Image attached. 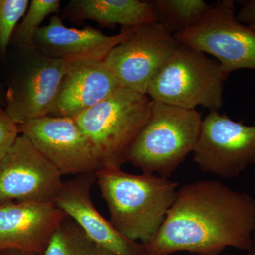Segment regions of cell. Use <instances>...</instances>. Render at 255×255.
<instances>
[{"instance_id": "6da1fadb", "label": "cell", "mask_w": 255, "mask_h": 255, "mask_svg": "<svg viewBox=\"0 0 255 255\" xmlns=\"http://www.w3.org/2000/svg\"><path fill=\"white\" fill-rule=\"evenodd\" d=\"M255 230L253 196L203 179L179 187L158 232L144 246L147 255H219L228 247L248 251Z\"/></svg>"}, {"instance_id": "7a4b0ae2", "label": "cell", "mask_w": 255, "mask_h": 255, "mask_svg": "<svg viewBox=\"0 0 255 255\" xmlns=\"http://www.w3.org/2000/svg\"><path fill=\"white\" fill-rule=\"evenodd\" d=\"M95 177L112 226L130 241L149 243L172 207L179 184L154 174L137 175L107 167L96 172Z\"/></svg>"}, {"instance_id": "3957f363", "label": "cell", "mask_w": 255, "mask_h": 255, "mask_svg": "<svg viewBox=\"0 0 255 255\" xmlns=\"http://www.w3.org/2000/svg\"><path fill=\"white\" fill-rule=\"evenodd\" d=\"M152 100L146 94L119 88L112 95L74 117L103 167L121 169L150 119Z\"/></svg>"}, {"instance_id": "277c9868", "label": "cell", "mask_w": 255, "mask_h": 255, "mask_svg": "<svg viewBox=\"0 0 255 255\" xmlns=\"http://www.w3.org/2000/svg\"><path fill=\"white\" fill-rule=\"evenodd\" d=\"M201 122L196 110L153 102L150 119L132 145L128 162L142 173L170 177L194 150Z\"/></svg>"}, {"instance_id": "5b68a950", "label": "cell", "mask_w": 255, "mask_h": 255, "mask_svg": "<svg viewBox=\"0 0 255 255\" xmlns=\"http://www.w3.org/2000/svg\"><path fill=\"white\" fill-rule=\"evenodd\" d=\"M227 79L219 62L179 43L151 82L147 95L153 102L184 110L203 106L219 111L223 105V85Z\"/></svg>"}, {"instance_id": "8992f818", "label": "cell", "mask_w": 255, "mask_h": 255, "mask_svg": "<svg viewBox=\"0 0 255 255\" xmlns=\"http://www.w3.org/2000/svg\"><path fill=\"white\" fill-rule=\"evenodd\" d=\"M174 37L217 58L227 78L240 69L255 70V31L240 22L231 0L218 1L196 24Z\"/></svg>"}, {"instance_id": "52a82bcc", "label": "cell", "mask_w": 255, "mask_h": 255, "mask_svg": "<svg viewBox=\"0 0 255 255\" xmlns=\"http://www.w3.org/2000/svg\"><path fill=\"white\" fill-rule=\"evenodd\" d=\"M199 169L224 179L238 178L255 166V126L211 111L201 122L194 150Z\"/></svg>"}, {"instance_id": "ba28073f", "label": "cell", "mask_w": 255, "mask_h": 255, "mask_svg": "<svg viewBox=\"0 0 255 255\" xmlns=\"http://www.w3.org/2000/svg\"><path fill=\"white\" fill-rule=\"evenodd\" d=\"M179 45L160 23L137 27L105 58L122 88L146 94L151 82Z\"/></svg>"}, {"instance_id": "9c48e42d", "label": "cell", "mask_w": 255, "mask_h": 255, "mask_svg": "<svg viewBox=\"0 0 255 255\" xmlns=\"http://www.w3.org/2000/svg\"><path fill=\"white\" fill-rule=\"evenodd\" d=\"M59 171L20 134L0 163V204L50 203L63 181Z\"/></svg>"}, {"instance_id": "30bf717a", "label": "cell", "mask_w": 255, "mask_h": 255, "mask_svg": "<svg viewBox=\"0 0 255 255\" xmlns=\"http://www.w3.org/2000/svg\"><path fill=\"white\" fill-rule=\"evenodd\" d=\"M62 175L95 173L103 168L91 142L73 118L47 116L18 126Z\"/></svg>"}, {"instance_id": "8fae6325", "label": "cell", "mask_w": 255, "mask_h": 255, "mask_svg": "<svg viewBox=\"0 0 255 255\" xmlns=\"http://www.w3.org/2000/svg\"><path fill=\"white\" fill-rule=\"evenodd\" d=\"M24 53L5 94V112L18 126L48 116L69 64L36 49Z\"/></svg>"}, {"instance_id": "7c38bea8", "label": "cell", "mask_w": 255, "mask_h": 255, "mask_svg": "<svg viewBox=\"0 0 255 255\" xmlns=\"http://www.w3.org/2000/svg\"><path fill=\"white\" fill-rule=\"evenodd\" d=\"M95 173L79 174L64 182L53 204L73 220L87 236L115 255H147L141 243L124 237L94 206Z\"/></svg>"}, {"instance_id": "4fadbf2b", "label": "cell", "mask_w": 255, "mask_h": 255, "mask_svg": "<svg viewBox=\"0 0 255 255\" xmlns=\"http://www.w3.org/2000/svg\"><path fill=\"white\" fill-rule=\"evenodd\" d=\"M66 214L50 203L0 204V252L43 255Z\"/></svg>"}, {"instance_id": "5bb4252c", "label": "cell", "mask_w": 255, "mask_h": 255, "mask_svg": "<svg viewBox=\"0 0 255 255\" xmlns=\"http://www.w3.org/2000/svg\"><path fill=\"white\" fill-rule=\"evenodd\" d=\"M137 28H125L109 36L92 27H66L63 19L54 15L35 34V48L43 55L67 63L103 61L114 47L132 36Z\"/></svg>"}, {"instance_id": "9a60e30c", "label": "cell", "mask_w": 255, "mask_h": 255, "mask_svg": "<svg viewBox=\"0 0 255 255\" xmlns=\"http://www.w3.org/2000/svg\"><path fill=\"white\" fill-rule=\"evenodd\" d=\"M119 88L118 80L105 60L68 64L48 116L74 118Z\"/></svg>"}, {"instance_id": "2e32d148", "label": "cell", "mask_w": 255, "mask_h": 255, "mask_svg": "<svg viewBox=\"0 0 255 255\" xmlns=\"http://www.w3.org/2000/svg\"><path fill=\"white\" fill-rule=\"evenodd\" d=\"M65 16L73 21L92 20L103 26L133 28L159 22L153 1L139 0H72Z\"/></svg>"}, {"instance_id": "e0dca14e", "label": "cell", "mask_w": 255, "mask_h": 255, "mask_svg": "<svg viewBox=\"0 0 255 255\" xmlns=\"http://www.w3.org/2000/svg\"><path fill=\"white\" fill-rule=\"evenodd\" d=\"M43 255H115L87 236L67 216L60 223Z\"/></svg>"}, {"instance_id": "ac0fdd59", "label": "cell", "mask_w": 255, "mask_h": 255, "mask_svg": "<svg viewBox=\"0 0 255 255\" xmlns=\"http://www.w3.org/2000/svg\"><path fill=\"white\" fill-rule=\"evenodd\" d=\"M159 23L174 35L196 24L211 7L202 0H155Z\"/></svg>"}, {"instance_id": "d6986e66", "label": "cell", "mask_w": 255, "mask_h": 255, "mask_svg": "<svg viewBox=\"0 0 255 255\" xmlns=\"http://www.w3.org/2000/svg\"><path fill=\"white\" fill-rule=\"evenodd\" d=\"M59 0H31L22 21L15 30L12 38L23 53L36 49L33 43L36 31L43 20L58 12Z\"/></svg>"}, {"instance_id": "ffe728a7", "label": "cell", "mask_w": 255, "mask_h": 255, "mask_svg": "<svg viewBox=\"0 0 255 255\" xmlns=\"http://www.w3.org/2000/svg\"><path fill=\"white\" fill-rule=\"evenodd\" d=\"M30 1L0 0V58L4 59L19 20L23 17Z\"/></svg>"}, {"instance_id": "44dd1931", "label": "cell", "mask_w": 255, "mask_h": 255, "mask_svg": "<svg viewBox=\"0 0 255 255\" xmlns=\"http://www.w3.org/2000/svg\"><path fill=\"white\" fill-rule=\"evenodd\" d=\"M19 134L18 125L3 110L0 114V163Z\"/></svg>"}, {"instance_id": "7402d4cb", "label": "cell", "mask_w": 255, "mask_h": 255, "mask_svg": "<svg viewBox=\"0 0 255 255\" xmlns=\"http://www.w3.org/2000/svg\"><path fill=\"white\" fill-rule=\"evenodd\" d=\"M237 18L240 22L248 26L255 22V0L246 3L238 12Z\"/></svg>"}, {"instance_id": "603a6c76", "label": "cell", "mask_w": 255, "mask_h": 255, "mask_svg": "<svg viewBox=\"0 0 255 255\" xmlns=\"http://www.w3.org/2000/svg\"><path fill=\"white\" fill-rule=\"evenodd\" d=\"M0 255H39L36 253H28V252L17 251V250H7L0 252Z\"/></svg>"}, {"instance_id": "cb8c5ba5", "label": "cell", "mask_w": 255, "mask_h": 255, "mask_svg": "<svg viewBox=\"0 0 255 255\" xmlns=\"http://www.w3.org/2000/svg\"><path fill=\"white\" fill-rule=\"evenodd\" d=\"M248 255H255V230L253 234V238H252L251 246L250 247L249 250L248 251Z\"/></svg>"}, {"instance_id": "d4e9b609", "label": "cell", "mask_w": 255, "mask_h": 255, "mask_svg": "<svg viewBox=\"0 0 255 255\" xmlns=\"http://www.w3.org/2000/svg\"><path fill=\"white\" fill-rule=\"evenodd\" d=\"M4 104L5 97L4 94H3L2 87H1V83H0V105L4 106Z\"/></svg>"}, {"instance_id": "484cf974", "label": "cell", "mask_w": 255, "mask_h": 255, "mask_svg": "<svg viewBox=\"0 0 255 255\" xmlns=\"http://www.w3.org/2000/svg\"><path fill=\"white\" fill-rule=\"evenodd\" d=\"M250 28H252L253 31H255V22L251 23V24L248 25Z\"/></svg>"}, {"instance_id": "4316f807", "label": "cell", "mask_w": 255, "mask_h": 255, "mask_svg": "<svg viewBox=\"0 0 255 255\" xmlns=\"http://www.w3.org/2000/svg\"><path fill=\"white\" fill-rule=\"evenodd\" d=\"M3 110H3V109H2V108H1V105H0V114H1V112H2V111H3Z\"/></svg>"}, {"instance_id": "83f0119b", "label": "cell", "mask_w": 255, "mask_h": 255, "mask_svg": "<svg viewBox=\"0 0 255 255\" xmlns=\"http://www.w3.org/2000/svg\"><path fill=\"white\" fill-rule=\"evenodd\" d=\"M228 255V254H226V255Z\"/></svg>"}, {"instance_id": "f1b7e54d", "label": "cell", "mask_w": 255, "mask_h": 255, "mask_svg": "<svg viewBox=\"0 0 255 255\" xmlns=\"http://www.w3.org/2000/svg\"></svg>"}]
</instances>
